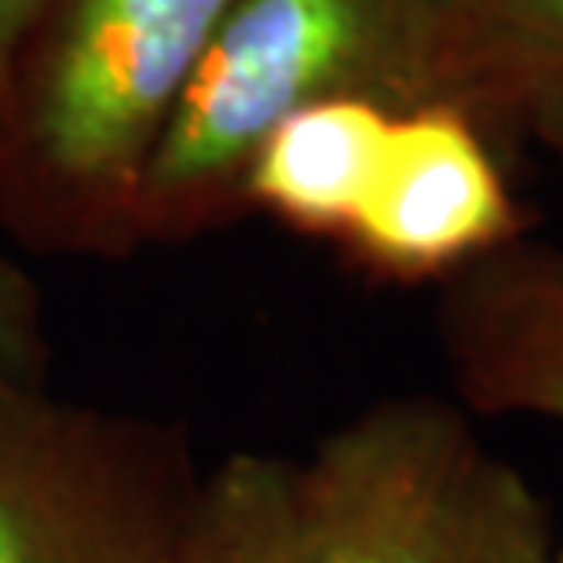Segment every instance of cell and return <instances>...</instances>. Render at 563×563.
Returning <instances> with one entry per match:
<instances>
[{
	"instance_id": "obj_10",
	"label": "cell",
	"mask_w": 563,
	"mask_h": 563,
	"mask_svg": "<svg viewBox=\"0 0 563 563\" xmlns=\"http://www.w3.org/2000/svg\"><path fill=\"white\" fill-rule=\"evenodd\" d=\"M48 374L52 341L41 286L15 256L0 250V410L48 391Z\"/></svg>"
},
{
	"instance_id": "obj_6",
	"label": "cell",
	"mask_w": 563,
	"mask_h": 563,
	"mask_svg": "<svg viewBox=\"0 0 563 563\" xmlns=\"http://www.w3.org/2000/svg\"><path fill=\"white\" fill-rule=\"evenodd\" d=\"M435 341L472 418L563 424V245L523 231L439 282Z\"/></svg>"
},
{
	"instance_id": "obj_1",
	"label": "cell",
	"mask_w": 563,
	"mask_h": 563,
	"mask_svg": "<svg viewBox=\"0 0 563 563\" xmlns=\"http://www.w3.org/2000/svg\"><path fill=\"white\" fill-rule=\"evenodd\" d=\"M234 0H52L0 107V220L41 250H140L146 165Z\"/></svg>"
},
{
	"instance_id": "obj_5",
	"label": "cell",
	"mask_w": 563,
	"mask_h": 563,
	"mask_svg": "<svg viewBox=\"0 0 563 563\" xmlns=\"http://www.w3.org/2000/svg\"><path fill=\"white\" fill-rule=\"evenodd\" d=\"M523 231L487 132L454 107H421L391 121L341 245L377 278L443 282Z\"/></svg>"
},
{
	"instance_id": "obj_3",
	"label": "cell",
	"mask_w": 563,
	"mask_h": 563,
	"mask_svg": "<svg viewBox=\"0 0 563 563\" xmlns=\"http://www.w3.org/2000/svg\"><path fill=\"white\" fill-rule=\"evenodd\" d=\"M303 465L311 563H556L549 498L428 391L330 428Z\"/></svg>"
},
{
	"instance_id": "obj_8",
	"label": "cell",
	"mask_w": 563,
	"mask_h": 563,
	"mask_svg": "<svg viewBox=\"0 0 563 563\" xmlns=\"http://www.w3.org/2000/svg\"><path fill=\"white\" fill-rule=\"evenodd\" d=\"M457 107L563 162V0H446Z\"/></svg>"
},
{
	"instance_id": "obj_9",
	"label": "cell",
	"mask_w": 563,
	"mask_h": 563,
	"mask_svg": "<svg viewBox=\"0 0 563 563\" xmlns=\"http://www.w3.org/2000/svg\"><path fill=\"white\" fill-rule=\"evenodd\" d=\"M162 563H311L300 457L239 450L209 468Z\"/></svg>"
},
{
	"instance_id": "obj_7",
	"label": "cell",
	"mask_w": 563,
	"mask_h": 563,
	"mask_svg": "<svg viewBox=\"0 0 563 563\" xmlns=\"http://www.w3.org/2000/svg\"><path fill=\"white\" fill-rule=\"evenodd\" d=\"M391 121L396 110L355 96L292 110L256 146L242 206L341 245L377 173Z\"/></svg>"
},
{
	"instance_id": "obj_2",
	"label": "cell",
	"mask_w": 563,
	"mask_h": 563,
	"mask_svg": "<svg viewBox=\"0 0 563 563\" xmlns=\"http://www.w3.org/2000/svg\"><path fill=\"white\" fill-rule=\"evenodd\" d=\"M457 107L446 0H234L146 165L136 239L184 242L245 212L256 146L319 99Z\"/></svg>"
},
{
	"instance_id": "obj_11",
	"label": "cell",
	"mask_w": 563,
	"mask_h": 563,
	"mask_svg": "<svg viewBox=\"0 0 563 563\" xmlns=\"http://www.w3.org/2000/svg\"><path fill=\"white\" fill-rule=\"evenodd\" d=\"M48 4L52 0H0V107H4L15 66Z\"/></svg>"
},
{
	"instance_id": "obj_4",
	"label": "cell",
	"mask_w": 563,
	"mask_h": 563,
	"mask_svg": "<svg viewBox=\"0 0 563 563\" xmlns=\"http://www.w3.org/2000/svg\"><path fill=\"white\" fill-rule=\"evenodd\" d=\"M201 472L184 428L59 399L0 410V563H162Z\"/></svg>"
}]
</instances>
